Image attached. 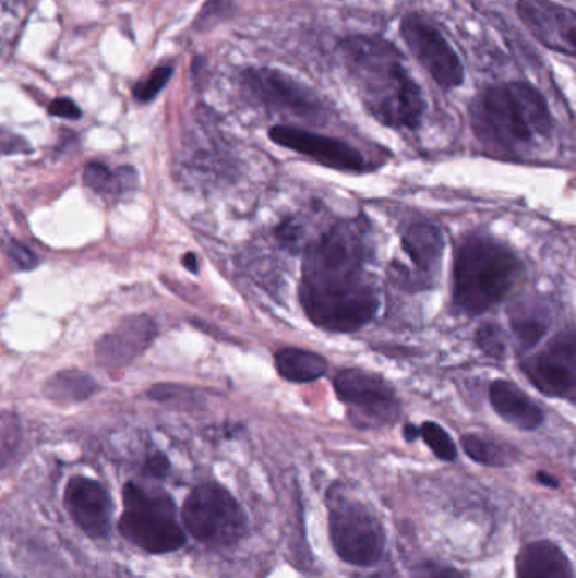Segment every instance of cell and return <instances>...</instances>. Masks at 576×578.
<instances>
[{"label":"cell","instance_id":"1","mask_svg":"<svg viewBox=\"0 0 576 578\" xmlns=\"http://www.w3.org/2000/svg\"><path fill=\"white\" fill-rule=\"evenodd\" d=\"M369 227L341 222L308 249L300 301L308 318L334 334L360 330L377 315V288L365 273Z\"/></svg>","mask_w":576,"mask_h":578},{"label":"cell","instance_id":"2","mask_svg":"<svg viewBox=\"0 0 576 578\" xmlns=\"http://www.w3.org/2000/svg\"><path fill=\"white\" fill-rule=\"evenodd\" d=\"M345 67L372 116L394 129H418L427 100L396 46L377 36H352L340 45Z\"/></svg>","mask_w":576,"mask_h":578},{"label":"cell","instance_id":"3","mask_svg":"<svg viewBox=\"0 0 576 578\" xmlns=\"http://www.w3.org/2000/svg\"><path fill=\"white\" fill-rule=\"evenodd\" d=\"M471 129L487 147L519 155L550 137L554 121L547 98L524 82L483 91L470 107Z\"/></svg>","mask_w":576,"mask_h":578},{"label":"cell","instance_id":"4","mask_svg":"<svg viewBox=\"0 0 576 578\" xmlns=\"http://www.w3.org/2000/svg\"><path fill=\"white\" fill-rule=\"evenodd\" d=\"M523 275L511 249L489 237H470L453 264V301L465 315H482L509 297Z\"/></svg>","mask_w":576,"mask_h":578},{"label":"cell","instance_id":"5","mask_svg":"<svg viewBox=\"0 0 576 578\" xmlns=\"http://www.w3.org/2000/svg\"><path fill=\"white\" fill-rule=\"evenodd\" d=\"M122 513L117 530L135 549L168 555L188 543L177 503L165 491H149L129 481L122 489Z\"/></svg>","mask_w":576,"mask_h":578},{"label":"cell","instance_id":"6","mask_svg":"<svg viewBox=\"0 0 576 578\" xmlns=\"http://www.w3.org/2000/svg\"><path fill=\"white\" fill-rule=\"evenodd\" d=\"M184 533L209 549H230L249 530V516L229 489L205 482L191 489L180 513Z\"/></svg>","mask_w":576,"mask_h":578},{"label":"cell","instance_id":"7","mask_svg":"<svg viewBox=\"0 0 576 578\" xmlns=\"http://www.w3.org/2000/svg\"><path fill=\"white\" fill-rule=\"evenodd\" d=\"M328 531L338 558L353 567H374L386 552V533L374 513L334 491L328 494Z\"/></svg>","mask_w":576,"mask_h":578},{"label":"cell","instance_id":"8","mask_svg":"<svg viewBox=\"0 0 576 578\" xmlns=\"http://www.w3.org/2000/svg\"><path fill=\"white\" fill-rule=\"evenodd\" d=\"M335 390L340 401L348 406L350 418L359 429H381L399 418L396 393L377 374L345 369L335 376Z\"/></svg>","mask_w":576,"mask_h":578},{"label":"cell","instance_id":"9","mask_svg":"<svg viewBox=\"0 0 576 578\" xmlns=\"http://www.w3.org/2000/svg\"><path fill=\"white\" fill-rule=\"evenodd\" d=\"M400 34L416 60L443 91H452L464 83V64L436 27L411 14L403 20Z\"/></svg>","mask_w":576,"mask_h":578},{"label":"cell","instance_id":"10","mask_svg":"<svg viewBox=\"0 0 576 578\" xmlns=\"http://www.w3.org/2000/svg\"><path fill=\"white\" fill-rule=\"evenodd\" d=\"M63 506L76 528L91 540H107L112 533V494L104 484L85 475H73L63 492Z\"/></svg>","mask_w":576,"mask_h":578},{"label":"cell","instance_id":"11","mask_svg":"<svg viewBox=\"0 0 576 578\" xmlns=\"http://www.w3.org/2000/svg\"><path fill=\"white\" fill-rule=\"evenodd\" d=\"M526 376L544 395L573 399L576 393V340L569 330L554 337L547 349L523 365Z\"/></svg>","mask_w":576,"mask_h":578},{"label":"cell","instance_id":"12","mask_svg":"<svg viewBox=\"0 0 576 578\" xmlns=\"http://www.w3.org/2000/svg\"><path fill=\"white\" fill-rule=\"evenodd\" d=\"M242 83L252 97L273 109L300 117H316L322 112V104L313 92L277 70L252 68L243 73Z\"/></svg>","mask_w":576,"mask_h":578},{"label":"cell","instance_id":"13","mask_svg":"<svg viewBox=\"0 0 576 578\" xmlns=\"http://www.w3.org/2000/svg\"><path fill=\"white\" fill-rule=\"evenodd\" d=\"M517 14L541 45L566 57H575L576 14L573 9L553 0H519Z\"/></svg>","mask_w":576,"mask_h":578},{"label":"cell","instance_id":"14","mask_svg":"<svg viewBox=\"0 0 576 578\" xmlns=\"http://www.w3.org/2000/svg\"><path fill=\"white\" fill-rule=\"evenodd\" d=\"M269 135L277 146L296 150L326 168L362 171L365 166V159L356 147L335 137H328V135L314 134V132L289 128V125H276L271 129Z\"/></svg>","mask_w":576,"mask_h":578},{"label":"cell","instance_id":"15","mask_svg":"<svg viewBox=\"0 0 576 578\" xmlns=\"http://www.w3.org/2000/svg\"><path fill=\"white\" fill-rule=\"evenodd\" d=\"M156 335L157 325L149 316H128L98 340L95 361L105 369L125 368L149 349Z\"/></svg>","mask_w":576,"mask_h":578},{"label":"cell","instance_id":"16","mask_svg":"<svg viewBox=\"0 0 576 578\" xmlns=\"http://www.w3.org/2000/svg\"><path fill=\"white\" fill-rule=\"evenodd\" d=\"M489 398L495 413L517 430L535 432L544 423V411L511 381H494Z\"/></svg>","mask_w":576,"mask_h":578},{"label":"cell","instance_id":"17","mask_svg":"<svg viewBox=\"0 0 576 578\" xmlns=\"http://www.w3.org/2000/svg\"><path fill=\"white\" fill-rule=\"evenodd\" d=\"M516 578H575L572 559L550 540L531 541L516 556Z\"/></svg>","mask_w":576,"mask_h":578},{"label":"cell","instance_id":"18","mask_svg":"<svg viewBox=\"0 0 576 578\" xmlns=\"http://www.w3.org/2000/svg\"><path fill=\"white\" fill-rule=\"evenodd\" d=\"M403 248L421 278H430L439 270L445 248L439 227L415 224L403 237Z\"/></svg>","mask_w":576,"mask_h":578},{"label":"cell","instance_id":"19","mask_svg":"<svg viewBox=\"0 0 576 578\" xmlns=\"http://www.w3.org/2000/svg\"><path fill=\"white\" fill-rule=\"evenodd\" d=\"M276 371L283 380L289 383L307 384L325 376L328 371L325 357L310 350L286 347L279 350L274 359Z\"/></svg>","mask_w":576,"mask_h":578},{"label":"cell","instance_id":"20","mask_svg":"<svg viewBox=\"0 0 576 578\" xmlns=\"http://www.w3.org/2000/svg\"><path fill=\"white\" fill-rule=\"evenodd\" d=\"M97 390L94 377L88 376L79 369H64L57 372L46 383L45 396L58 405H75L86 401Z\"/></svg>","mask_w":576,"mask_h":578},{"label":"cell","instance_id":"21","mask_svg":"<svg viewBox=\"0 0 576 578\" xmlns=\"http://www.w3.org/2000/svg\"><path fill=\"white\" fill-rule=\"evenodd\" d=\"M134 181L135 173L132 169H119L117 173H112L101 162H91L83 171V183L98 193L125 192L134 186Z\"/></svg>","mask_w":576,"mask_h":578},{"label":"cell","instance_id":"22","mask_svg":"<svg viewBox=\"0 0 576 578\" xmlns=\"http://www.w3.org/2000/svg\"><path fill=\"white\" fill-rule=\"evenodd\" d=\"M461 448L468 458L483 467H507L514 460L509 448L479 435H465L461 438Z\"/></svg>","mask_w":576,"mask_h":578},{"label":"cell","instance_id":"23","mask_svg":"<svg viewBox=\"0 0 576 578\" xmlns=\"http://www.w3.org/2000/svg\"><path fill=\"white\" fill-rule=\"evenodd\" d=\"M419 436H423L424 444L431 448L436 458L443 462H455L457 460V445L453 442L452 436L448 435L443 426L434 421H427L423 426L419 429Z\"/></svg>","mask_w":576,"mask_h":578},{"label":"cell","instance_id":"24","mask_svg":"<svg viewBox=\"0 0 576 578\" xmlns=\"http://www.w3.org/2000/svg\"><path fill=\"white\" fill-rule=\"evenodd\" d=\"M547 323L536 316H517L513 322L514 337L517 340V347L523 352H528L532 347L538 346L541 342V338L547 335Z\"/></svg>","mask_w":576,"mask_h":578},{"label":"cell","instance_id":"25","mask_svg":"<svg viewBox=\"0 0 576 578\" xmlns=\"http://www.w3.org/2000/svg\"><path fill=\"white\" fill-rule=\"evenodd\" d=\"M476 342L485 356L499 359V361H502L507 352L504 332L495 323H483L482 327L477 330Z\"/></svg>","mask_w":576,"mask_h":578},{"label":"cell","instance_id":"26","mask_svg":"<svg viewBox=\"0 0 576 578\" xmlns=\"http://www.w3.org/2000/svg\"><path fill=\"white\" fill-rule=\"evenodd\" d=\"M172 75L171 67H159L147 76L144 82L139 83L137 87L134 88V97L139 101H149L154 97H157V94L166 87V83L169 82Z\"/></svg>","mask_w":576,"mask_h":578},{"label":"cell","instance_id":"27","mask_svg":"<svg viewBox=\"0 0 576 578\" xmlns=\"http://www.w3.org/2000/svg\"><path fill=\"white\" fill-rule=\"evenodd\" d=\"M412 578H465L457 568L449 565L436 564V562H423L416 565Z\"/></svg>","mask_w":576,"mask_h":578},{"label":"cell","instance_id":"28","mask_svg":"<svg viewBox=\"0 0 576 578\" xmlns=\"http://www.w3.org/2000/svg\"><path fill=\"white\" fill-rule=\"evenodd\" d=\"M9 257L17 269L31 270L38 267L39 260L29 248L21 244L20 241H11L8 248Z\"/></svg>","mask_w":576,"mask_h":578},{"label":"cell","instance_id":"29","mask_svg":"<svg viewBox=\"0 0 576 578\" xmlns=\"http://www.w3.org/2000/svg\"><path fill=\"white\" fill-rule=\"evenodd\" d=\"M169 470H171V462L161 451L147 457L146 463H144V473L147 478L156 479V481L168 478Z\"/></svg>","mask_w":576,"mask_h":578},{"label":"cell","instance_id":"30","mask_svg":"<svg viewBox=\"0 0 576 578\" xmlns=\"http://www.w3.org/2000/svg\"><path fill=\"white\" fill-rule=\"evenodd\" d=\"M49 113L55 117H61V119H68V121H76V119L82 117V110L70 98L52 100L51 106H49Z\"/></svg>","mask_w":576,"mask_h":578},{"label":"cell","instance_id":"31","mask_svg":"<svg viewBox=\"0 0 576 578\" xmlns=\"http://www.w3.org/2000/svg\"><path fill=\"white\" fill-rule=\"evenodd\" d=\"M536 479H538L539 484L547 485V487L557 489V485H560L557 484L556 479L548 472H539L538 475H536Z\"/></svg>","mask_w":576,"mask_h":578},{"label":"cell","instance_id":"32","mask_svg":"<svg viewBox=\"0 0 576 578\" xmlns=\"http://www.w3.org/2000/svg\"><path fill=\"white\" fill-rule=\"evenodd\" d=\"M183 264L184 267H187L188 270H191V273H199V260H196L195 254H187V256L183 257Z\"/></svg>","mask_w":576,"mask_h":578},{"label":"cell","instance_id":"33","mask_svg":"<svg viewBox=\"0 0 576 578\" xmlns=\"http://www.w3.org/2000/svg\"><path fill=\"white\" fill-rule=\"evenodd\" d=\"M418 436L419 429H416L415 424H406L405 438L408 439V442H415V439H418Z\"/></svg>","mask_w":576,"mask_h":578}]
</instances>
